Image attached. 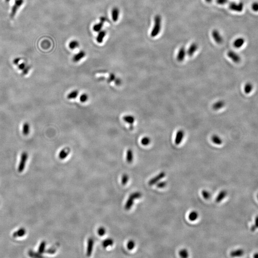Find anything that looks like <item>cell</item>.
<instances>
[{
	"label": "cell",
	"mask_w": 258,
	"mask_h": 258,
	"mask_svg": "<svg viewBox=\"0 0 258 258\" xmlns=\"http://www.w3.org/2000/svg\"><path fill=\"white\" fill-rule=\"evenodd\" d=\"M46 243L45 241H43L40 244L38 249V253L40 254H43L44 252L45 249H46Z\"/></svg>",
	"instance_id": "d6a6232c"
},
{
	"label": "cell",
	"mask_w": 258,
	"mask_h": 258,
	"mask_svg": "<svg viewBox=\"0 0 258 258\" xmlns=\"http://www.w3.org/2000/svg\"><path fill=\"white\" fill-rule=\"evenodd\" d=\"M142 196V194L140 192H136L133 193L130 195L128 199L127 200L125 205V209L127 210H130L134 205V201L135 199H139Z\"/></svg>",
	"instance_id": "7a4b0ae2"
},
{
	"label": "cell",
	"mask_w": 258,
	"mask_h": 258,
	"mask_svg": "<svg viewBox=\"0 0 258 258\" xmlns=\"http://www.w3.org/2000/svg\"><path fill=\"white\" fill-rule=\"evenodd\" d=\"M184 136H185V132L183 130H179V131H178L177 132V134L175 136V145H180L182 142L183 139L184 138Z\"/></svg>",
	"instance_id": "9c48e42d"
},
{
	"label": "cell",
	"mask_w": 258,
	"mask_h": 258,
	"mask_svg": "<svg viewBox=\"0 0 258 258\" xmlns=\"http://www.w3.org/2000/svg\"><path fill=\"white\" fill-rule=\"evenodd\" d=\"M98 233L100 236H103L106 233V229L104 227H100L98 229Z\"/></svg>",
	"instance_id": "ab89813d"
},
{
	"label": "cell",
	"mask_w": 258,
	"mask_h": 258,
	"mask_svg": "<svg viewBox=\"0 0 258 258\" xmlns=\"http://www.w3.org/2000/svg\"><path fill=\"white\" fill-rule=\"evenodd\" d=\"M257 197H258V196H257Z\"/></svg>",
	"instance_id": "f5cc1de1"
},
{
	"label": "cell",
	"mask_w": 258,
	"mask_h": 258,
	"mask_svg": "<svg viewBox=\"0 0 258 258\" xmlns=\"http://www.w3.org/2000/svg\"><path fill=\"white\" fill-rule=\"evenodd\" d=\"M129 177L127 174H124L122 176V185H125L128 182Z\"/></svg>",
	"instance_id": "f35d334b"
},
{
	"label": "cell",
	"mask_w": 258,
	"mask_h": 258,
	"mask_svg": "<svg viewBox=\"0 0 258 258\" xmlns=\"http://www.w3.org/2000/svg\"><path fill=\"white\" fill-rule=\"evenodd\" d=\"M253 257L254 258H258V253H256L254 254Z\"/></svg>",
	"instance_id": "681fc988"
},
{
	"label": "cell",
	"mask_w": 258,
	"mask_h": 258,
	"mask_svg": "<svg viewBox=\"0 0 258 258\" xmlns=\"http://www.w3.org/2000/svg\"><path fill=\"white\" fill-rule=\"evenodd\" d=\"M135 246V242L134 241L132 240H130L129 241L128 243H127V248L129 250H132L134 248Z\"/></svg>",
	"instance_id": "d590c367"
},
{
	"label": "cell",
	"mask_w": 258,
	"mask_h": 258,
	"mask_svg": "<svg viewBox=\"0 0 258 258\" xmlns=\"http://www.w3.org/2000/svg\"><path fill=\"white\" fill-rule=\"evenodd\" d=\"M123 120L124 122L130 125V126H131V125H132L134 123L135 118L132 115H126L123 117Z\"/></svg>",
	"instance_id": "9a60e30c"
},
{
	"label": "cell",
	"mask_w": 258,
	"mask_h": 258,
	"mask_svg": "<svg viewBox=\"0 0 258 258\" xmlns=\"http://www.w3.org/2000/svg\"><path fill=\"white\" fill-rule=\"evenodd\" d=\"M94 240L92 238H90L88 241V246L87 249V255L90 256L92 252L94 246Z\"/></svg>",
	"instance_id": "4fadbf2b"
},
{
	"label": "cell",
	"mask_w": 258,
	"mask_h": 258,
	"mask_svg": "<svg viewBox=\"0 0 258 258\" xmlns=\"http://www.w3.org/2000/svg\"><path fill=\"white\" fill-rule=\"evenodd\" d=\"M225 102L223 100H219L213 105L212 108L215 111H218L225 106Z\"/></svg>",
	"instance_id": "ac0fdd59"
},
{
	"label": "cell",
	"mask_w": 258,
	"mask_h": 258,
	"mask_svg": "<svg viewBox=\"0 0 258 258\" xmlns=\"http://www.w3.org/2000/svg\"><path fill=\"white\" fill-rule=\"evenodd\" d=\"M56 252V250L55 248H51V249H49V250H47V252L49 254H53V253H55Z\"/></svg>",
	"instance_id": "bcb514c9"
},
{
	"label": "cell",
	"mask_w": 258,
	"mask_h": 258,
	"mask_svg": "<svg viewBox=\"0 0 258 258\" xmlns=\"http://www.w3.org/2000/svg\"><path fill=\"white\" fill-rule=\"evenodd\" d=\"M70 150L69 148L67 147L64 148L60 151L58 154V157L61 160H64L68 156V155L70 154Z\"/></svg>",
	"instance_id": "7c38bea8"
},
{
	"label": "cell",
	"mask_w": 258,
	"mask_h": 258,
	"mask_svg": "<svg viewBox=\"0 0 258 258\" xmlns=\"http://www.w3.org/2000/svg\"><path fill=\"white\" fill-rule=\"evenodd\" d=\"M10 1V0H6V2H7V3H8V2H9Z\"/></svg>",
	"instance_id": "816d5d0a"
},
{
	"label": "cell",
	"mask_w": 258,
	"mask_h": 258,
	"mask_svg": "<svg viewBox=\"0 0 258 258\" xmlns=\"http://www.w3.org/2000/svg\"><path fill=\"white\" fill-rule=\"evenodd\" d=\"M167 185V182L166 181H162V182H158L157 183L156 186L159 188H163L166 187Z\"/></svg>",
	"instance_id": "60d3db41"
},
{
	"label": "cell",
	"mask_w": 258,
	"mask_h": 258,
	"mask_svg": "<svg viewBox=\"0 0 258 258\" xmlns=\"http://www.w3.org/2000/svg\"><path fill=\"white\" fill-rule=\"evenodd\" d=\"M227 56L232 61L236 63H239L241 61V58L239 55L233 51H229L227 54Z\"/></svg>",
	"instance_id": "ba28073f"
},
{
	"label": "cell",
	"mask_w": 258,
	"mask_h": 258,
	"mask_svg": "<svg viewBox=\"0 0 258 258\" xmlns=\"http://www.w3.org/2000/svg\"><path fill=\"white\" fill-rule=\"evenodd\" d=\"M29 255L31 257H41V256H40V255L41 254H39L38 255V254H36L35 253L33 252L32 251H30L29 252Z\"/></svg>",
	"instance_id": "f6af8a7d"
},
{
	"label": "cell",
	"mask_w": 258,
	"mask_h": 258,
	"mask_svg": "<svg viewBox=\"0 0 258 258\" xmlns=\"http://www.w3.org/2000/svg\"><path fill=\"white\" fill-rule=\"evenodd\" d=\"M212 142L217 145H221L222 143V139H221L220 137L216 134H214L211 137Z\"/></svg>",
	"instance_id": "484cf974"
},
{
	"label": "cell",
	"mask_w": 258,
	"mask_h": 258,
	"mask_svg": "<svg viewBox=\"0 0 258 258\" xmlns=\"http://www.w3.org/2000/svg\"><path fill=\"white\" fill-rule=\"evenodd\" d=\"M198 218V214L196 211H192L189 214L188 218L189 220L194 221L196 220Z\"/></svg>",
	"instance_id": "4316f807"
},
{
	"label": "cell",
	"mask_w": 258,
	"mask_h": 258,
	"mask_svg": "<svg viewBox=\"0 0 258 258\" xmlns=\"http://www.w3.org/2000/svg\"><path fill=\"white\" fill-rule=\"evenodd\" d=\"M205 1L208 3H210L212 1V0H205Z\"/></svg>",
	"instance_id": "f907efd6"
},
{
	"label": "cell",
	"mask_w": 258,
	"mask_h": 258,
	"mask_svg": "<svg viewBox=\"0 0 258 258\" xmlns=\"http://www.w3.org/2000/svg\"><path fill=\"white\" fill-rule=\"evenodd\" d=\"M198 49V45L197 43H193L189 47L186 53L189 56H192Z\"/></svg>",
	"instance_id": "8fae6325"
},
{
	"label": "cell",
	"mask_w": 258,
	"mask_h": 258,
	"mask_svg": "<svg viewBox=\"0 0 258 258\" xmlns=\"http://www.w3.org/2000/svg\"><path fill=\"white\" fill-rule=\"evenodd\" d=\"M244 253V250L242 249H238L237 250H233L231 252L230 255L232 257H240L243 255Z\"/></svg>",
	"instance_id": "cb8c5ba5"
},
{
	"label": "cell",
	"mask_w": 258,
	"mask_h": 258,
	"mask_svg": "<svg viewBox=\"0 0 258 258\" xmlns=\"http://www.w3.org/2000/svg\"><path fill=\"white\" fill-rule=\"evenodd\" d=\"M28 154L27 152H24L22 154L21 160H20V163H19L18 169V171L19 172H22L24 170L25 167H26V162L28 159Z\"/></svg>",
	"instance_id": "3957f363"
},
{
	"label": "cell",
	"mask_w": 258,
	"mask_h": 258,
	"mask_svg": "<svg viewBox=\"0 0 258 258\" xmlns=\"http://www.w3.org/2000/svg\"><path fill=\"white\" fill-rule=\"evenodd\" d=\"M79 46V43L76 40H73L72 41L70 42L69 44V47H70V49H75L76 48L78 47Z\"/></svg>",
	"instance_id": "1f68e13d"
},
{
	"label": "cell",
	"mask_w": 258,
	"mask_h": 258,
	"mask_svg": "<svg viewBox=\"0 0 258 258\" xmlns=\"http://www.w3.org/2000/svg\"><path fill=\"white\" fill-rule=\"evenodd\" d=\"M252 9L255 12H258V3L255 2L252 4Z\"/></svg>",
	"instance_id": "b9f144b4"
},
{
	"label": "cell",
	"mask_w": 258,
	"mask_h": 258,
	"mask_svg": "<svg viewBox=\"0 0 258 258\" xmlns=\"http://www.w3.org/2000/svg\"><path fill=\"white\" fill-rule=\"evenodd\" d=\"M117 79L116 78V76H115L114 74H111L110 76H109V78H108V81L110 82H111L113 81V80H115V81H116Z\"/></svg>",
	"instance_id": "7bdbcfd3"
},
{
	"label": "cell",
	"mask_w": 258,
	"mask_h": 258,
	"mask_svg": "<svg viewBox=\"0 0 258 258\" xmlns=\"http://www.w3.org/2000/svg\"><path fill=\"white\" fill-rule=\"evenodd\" d=\"M24 0H15V3L13 4L11 10V15H10L11 18L15 17L19 8L24 3Z\"/></svg>",
	"instance_id": "277c9868"
},
{
	"label": "cell",
	"mask_w": 258,
	"mask_h": 258,
	"mask_svg": "<svg viewBox=\"0 0 258 258\" xmlns=\"http://www.w3.org/2000/svg\"><path fill=\"white\" fill-rule=\"evenodd\" d=\"M162 17L160 15H156L154 18V25L151 32V36L155 38L159 35L162 29Z\"/></svg>",
	"instance_id": "6da1fadb"
},
{
	"label": "cell",
	"mask_w": 258,
	"mask_h": 258,
	"mask_svg": "<svg viewBox=\"0 0 258 258\" xmlns=\"http://www.w3.org/2000/svg\"><path fill=\"white\" fill-rule=\"evenodd\" d=\"M245 42V40L243 38H239L236 39L233 43L234 47L236 48H239L242 47Z\"/></svg>",
	"instance_id": "ffe728a7"
},
{
	"label": "cell",
	"mask_w": 258,
	"mask_h": 258,
	"mask_svg": "<svg viewBox=\"0 0 258 258\" xmlns=\"http://www.w3.org/2000/svg\"><path fill=\"white\" fill-rule=\"evenodd\" d=\"M20 61V59L19 58H16V59H15L13 61V63L15 65L18 64V63H19V62Z\"/></svg>",
	"instance_id": "c3c4849f"
},
{
	"label": "cell",
	"mask_w": 258,
	"mask_h": 258,
	"mask_svg": "<svg viewBox=\"0 0 258 258\" xmlns=\"http://www.w3.org/2000/svg\"><path fill=\"white\" fill-rule=\"evenodd\" d=\"M227 195V192L225 190L221 191L216 198V201L217 203H220L226 197Z\"/></svg>",
	"instance_id": "d6986e66"
},
{
	"label": "cell",
	"mask_w": 258,
	"mask_h": 258,
	"mask_svg": "<svg viewBox=\"0 0 258 258\" xmlns=\"http://www.w3.org/2000/svg\"><path fill=\"white\" fill-rule=\"evenodd\" d=\"M151 142V138L147 136L144 137L140 140L141 144L144 146H147L150 145Z\"/></svg>",
	"instance_id": "f1b7e54d"
},
{
	"label": "cell",
	"mask_w": 258,
	"mask_h": 258,
	"mask_svg": "<svg viewBox=\"0 0 258 258\" xmlns=\"http://www.w3.org/2000/svg\"><path fill=\"white\" fill-rule=\"evenodd\" d=\"M106 35V32L104 30H101L98 33L97 37V41L99 43H102L103 41V39Z\"/></svg>",
	"instance_id": "603a6c76"
},
{
	"label": "cell",
	"mask_w": 258,
	"mask_h": 258,
	"mask_svg": "<svg viewBox=\"0 0 258 258\" xmlns=\"http://www.w3.org/2000/svg\"><path fill=\"white\" fill-rule=\"evenodd\" d=\"M244 5L242 3H236L231 2L229 4V8L232 11L241 12L243 9Z\"/></svg>",
	"instance_id": "5b68a950"
},
{
	"label": "cell",
	"mask_w": 258,
	"mask_h": 258,
	"mask_svg": "<svg viewBox=\"0 0 258 258\" xmlns=\"http://www.w3.org/2000/svg\"><path fill=\"white\" fill-rule=\"evenodd\" d=\"M120 15V10L117 7H114L111 12V16H112V19L114 22L117 21V20L119 19Z\"/></svg>",
	"instance_id": "e0dca14e"
},
{
	"label": "cell",
	"mask_w": 258,
	"mask_h": 258,
	"mask_svg": "<svg viewBox=\"0 0 258 258\" xmlns=\"http://www.w3.org/2000/svg\"><path fill=\"white\" fill-rule=\"evenodd\" d=\"M30 132V126L27 122L24 123L23 126V134L24 135H27Z\"/></svg>",
	"instance_id": "f546056e"
},
{
	"label": "cell",
	"mask_w": 258,
	"mask_h": 258,
	"mask_svg": "<svg viewBox=\"0 0 258 258\" xmlns=\"http://www.w3.org/2000/svg\"><path fill=\"white\" fill-rule=\"evenodd\" d=\"M79 94V91L77 90H73L67 95V99H75L78 97Z\"/></svg>",
	"instance_id": "44dd1931"
},
{
	"label": "cell",
	"mask_w": 258,
	"mask_h": 258,
	"mask_svg": "<svg viewBox=\"0 0 258 258\" xmlns=\"http://www.w3.org/2000/svg\"><path fill=\"white\" fill-rule=\"evenodd\" d=\"M26 230L24 228H21L19 229L17 231L13 233V237L14 238H17V237H23L26 234Z\"/></svg>",
	"instance_id": "7402d4cb"
},
{
	"label": "cell",
	"mask_w": 258,
	"mask_h": 258,
	"mask_svg": "<svg viewBox=\"0 0 258 258\" xmlns=\"http://www.w3.org/2000/svg\"><path fill=\"white\" fill-rule=\"evenodd\" d=\"M186 51L185 47H182L179 49L177 55V60L179 62H182L184 60L186 54Z\"/></svg>",
	"instance_id": "30bf717a"
},
{
	"label": "cell",
	"mask_w": 258,
	"mask_h": 258,
	"mask_svg": "<svg viewBox=\"0 0 258 258\" xmlns=\"http://www.w3.org/2000/svg\"><path fill=\"white\" fill-rule=\"evenodd\" d=\"M165 176H166V172H160L158 175H157L149 181L148 185L150 186L155 185L159 182L161 179L165 177Z\"/></svg>",
	"instance_id": "8992f818"
},
{
	"label": "cell",
	"mask_w": 258,
	"mask_h": 258,
	"mask_svg": "<svg viewBox=\"0 0 258 258\" xmlns=\"http://www.w3.org/2000/svg\"><path fill=\"white\" fill-rule=\"evenodd\" d=\"M25 67H26V65H25L24 63H23L19 65L18 67H19L20 70H24Z\"/></svg>",
	"instance_id": "7dc6e473"
},
{
	"label": "cell",
	"mask_w": 258,
	"mask_h": 258,
	"mask_svg": "<svg viewBox=\"0 0 258 258\" xmlns=\"http://www.w3.org/2000/svg\"><path fill=\"white\" fill-rule=\"evenodd\" d=\"M252 88L253 86L252 84L250 83H247L244 87V91L246 94L250 93L252 91Z\"/></svg>",
	"instance_id": "836d02e7"
},
{
	"label": "cell",
	"mask_w": 258,
	"mask_h": 258,
	"mask_svg": "<svg viewBox=\"0 0 258 258\" xmlns=\"http://www.w3.org/2000/svg\"><path fill=\"white\" fill-rule=\"evenodd\" d=\"M202 195L203 197L205 199H209L211 197V194L209 191H207V190H203L202 192Z\"/></svg>",
	"instance_id": "8d00e7d4"
},
{
	"label": "cell",
	"mask_w": 258,
	"mask_h": 258,
	"mask_svg": "<svg viewBox=\"0 0 258 258\" xmlns=\"http://www.w3.org/2000/svg\"><path fill=\"white\" fill-rule=\"evenodd\" d=\"M179 255L180 257L183 258H187L188 257V252L186 249H183L181 250L179 252Z\"/></svg>",
	"instance_id": "4dcf8cb0"
},
{
	"label": "cell",
	"mask_w": 258,
	"mask_h": 258,
	"mask_svg": "<svg viewBox=\"0 0 258 258\" xmlns=\"http://www.w3.org/2000/svg\"><path fill=\"white\" fill-rule=\"evenodd\" d=\"M212 36L215 41L218 44H221L223 41V39L222 35H221L219 31L218 30H213L212 32Z\"/></svg>",
	"instance_id": "52a82bcc"
},
{
	"label": "cell",
	"mask_w": 258,
	"mask_h": 258,
	"mask_svg": "<svg viewBox=\"0 0 258 258\" xmlns=\"http://www.w3.org/2000/svg\"><path fill=\"white\" fill-rule=\"evenodd\" d=\"M86 56V53L84 51H80L78 53L74 55L73 58V61L74 62H78L84 58Z\"/></svg>",
	"instance_id": "5bb4252c"
},
{
	"label": "cell",
	"mask_w": 258,
	"mask_h": 258,
	"mask_svg": "<svg viewBox=\"0 0 258 258\" xmlns=\"http://www.w3.org/2000/svg\"><path fill=\"white\" fill-rule=\"evenodd\" d=\"M217 3L220 5H223L228 2V0H216Z\"/></svg>",
	"instance_id": "ee69618b"
},
{
	"label": "cell",
	"mask_w": 258,
	"mask_h": 258,
	"mask_svg": "<svg viewBox=\"0 0 258 258\" xmlns=\"http://www.w3.org/2000/svg\"><path fill=\"white\" fill-rule=\"evenodd\" d=\"M105 18L104 17H102L100 18V23L97 24L94 26L93 28L94 31L96 32H99V31L102 30V28L103 24H104V22L105 21Z\"/></svg>",
	"instance_id": "2e32d148"
},
{
	"label": "cell",
	"mask_w": 258,
	"mask_h": 258,
	"mask_svg": "<svg viewBox=\"0 0 258 258\" xmlns=\"http://www.w3.org/2000/svg\"><path fill=\"white\" fill-rule=\"evenodd\" d=\"M88 99V96L87 93H83L79 97V100L82 103H85Z\"/></svg>",
	"instance_id": "e575fe53"
},
{
	"label": "cell",
	"mask_w": 258,
	"mask_h": 258,
	"mask_svg": "<svg viewBox=\"0 0 258 258\" xmlns=\"http://www.w3.org/2000/svg\"><path fill=\"white\" fill-rule=\"evenodd\" d=\"M113 244V240L111 239H107L102 242V246L103 247L106 248L109 246H111Z\"/></svg>",
	"instance_id": "83f0119b"
},
{
	"label": "cell",
	"mask_w": 258,
	"mask_h": 258,
	"mask_svg": "<svg viewBox=\"0 0 258 258\" xmlns=\"http://www.w3.org/2000/svg\"><path fill=\"white\" fill-rule=\"evenodd\" d=\"M258 229V216L256 217L255 219V223L254 225H253L251 227L250 230L252 232H254L255 230H256Z\"/></svg>",
	"instance_id": "74e56055"
},
{
	"label": "cell",
	"mask_w": 258,
	"mask_h": 258,
	"mask_svg": "<svg viewBox=\"0 0 258 258\" xmlns=\"http://www.w3.org/2000/svg\"><path fill=\"white\" fill-rule=\"evenodd\" d=\"M134 160V154L132 150L129 149L126 153V161L128 163H131Z\"/></svg>",
	"instance_id": "d4e9b609"
}]
</instances>
